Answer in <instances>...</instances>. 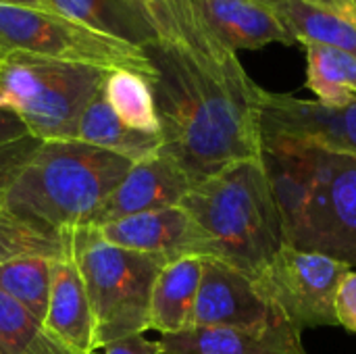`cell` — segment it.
Masks as SVG:
<instances>
[{
	"mask_svg": "<svg viewBox=\"0 0 356 354\" xmlns=\"http://www.w3.org/2000/svg\"><path fill=\"white\" fill-rule=\"evenodd\" d=\"M355 267H356V265H355Z\"/></svg>",
	"mask_w": 356,
	"mask_h": 354,
	"instance_id": "1f68e13d",
	"label": "cell"
},
{
	"mask_svg": "<svg viewBox=\"0 0 356 354\" xmlns=\"http://www.w3.org/2000/svg\"><path fill=\"white\" fill-rule=\"evenodd\" d=\"M336 319H338V325L356 334V267H353L344 275V280L338 288Z\"/></svg>",
	"mask_w": 356,
	"mask_h": 354,
	"instance_id": "484cf974",
	"label": "cell"
},
{
	"mask_svg": "<svg viewBox=\"0 0 356 354\" xmlns=\"http://www.w3.org/2000/svg\"><path fill=\"white\" fill-rule=\"evenodd\" d=\"M98 354H161V346L159 342L146 340L142 334H136L102 346Z\"/></svg>",
	"mask_w": 356,
	"mask_h": 354,
	"instance_id": "4316f807",
	"label": "cell"
},
{
	"mask_svg": "<svg viewBox=\"0 0 356 354\" xmlns=\"http://www.w3.org/2000/svg\"><path fill=\"white\" fill-rule=\"evenodd\" d=\"M40 144H42V140H38L33 136H25L21 140L0 146V207H2L6 192L15 184V179L21 175L25 165L38 152Z\"/></svg>",
	"mask_w": 356,
	"mask_h": 354,
	"instance_id": "d4e9b609",
	"label": "cell"
},
{
	"mask_svg": "<svg viewBox=\"0 0 356 354\" xmlns=\"http://www.w3.org/2000/svg\"><path fill=\"white\" fill-rule=\"evenodd\" d=\"M75 140L104 148L119 156H125L131 163H138L156 154L163 146L161 136H150V134L131 129L115 115V111L104 98V86L92 98V102L86 106L83 115L79 117Z\"/></svg>",
	"mask_w": 356,
	"mask_h": 354,
	"instance_id": "ac0fdd59",
	"label": "cell"
},
{
	"mask_svg": "<svg viewBox=\"0 0 356 354\" xmlns=\"http://www.w3.org/2000/svg\"><path fill=\"white\" fill-rule=\"evenodd\" d=\"M134 163L79 140L42 142L2 207L56 232L88 227Z\"/></svg>",
	"mask_w": 356,
	"mask_h": 354,
	"instance_id": "277c9868",
	"label": "cell"
},
{
	"mask_svg": "<svg viewBox=\"0 0 356 354\" xmlns=\"http://www.w3.org/2000/svg\"><path fill=\"white\" fill-rule=\"evenodd\" d=\"M177 40L144 48L165 152L194 184L229 163L263 156L259 94L238 52L204 23L192 0H169Z\"/></svg>",
	"mask_w": 356,
	"mask_h": 354,
	"instance_id": "6da1fadb",
	"label": "cell"
},
{
	"mask_svg": "<svg viewBox=\"0 0 356 354\" xmlns=\"http://www.w3.org/2000/svg\"><path fill=\"white\" fill-rule=\"evenodd\" d=\"M52 263L50 259H17L0 265V292L25 307L42 323L48 313Z\"/></svg>",
	"mask_w": 356,
	"mask_h": 354,
	"instance_id": "cb8c5ba5",
	"label": "cell"
},
{
	"mask_svg": "<svg viewBox=\"0 0 356 354\" xmlns=\"http://www.w3.org/2000/svg\"><path fill=\"white\" fill-rule=\"evenodd\" d=\"M296 44H323L356 58V25L321 0H261Z\"/></svg>",
	"mask_w": 356,
	"mask_h": 354,
	"instance_id": "e0dca14e",
	"label": "cell"
},
{
	"mask_svg": "<svg viewBox=\"0 0 356 354\" xmlns=\"http://www.w3.org/2000/svg\"><path fill=\"white\" fill-rule=\"evenodd\" d=\"M25 136H31L25 127V123L10 111L0 106V146L10 144L15 140H21Z\"/></svg>",
	"mask_w": 356,
	"mask_h": 354,
	"instance_id": "83f0119b",
	"label": "cell"
},
{
	"mask_svg": "<svg viewBox=\"0 0 356 354\" xmlns=\"http://www.w3.org/2000/svg\"><path fill=\"white\" fill-rule=\"evenodd\" d=\"M29 52L106 71L127 69L148 81L154 69L142 46L102 33L60 13L0 2V52Z\"/></svg>",
	"mask_w": 356,
	"mask_h": 354,
	"instance_id": "52a82bcc",
	"label": "cell"
},
{
	"mask_svg": "<svg viewBox=\"0 0 356 354\" xmlns=\"http://www.w3.org/2000/svg\"><path fill=\"white\" fill-rule=\"evenodd\" d=\"M108 73L19 50L0 52V106L15 113L42 142L75 140L79 117Z\"/></svg>",
	"mask_w": 356,
	"mask_h": 354,
	"instance_id": "8992f818",
	"label": "cell"
},
{
	"mask_svg": "<svg viewBox=\"0 0 356 354\" xmlns=\"http://www.w3.org/2000/svg\"><path fill=\"white\" fill-rule=\"evenodd\" d=\"M277 321H284V317L261 294L250 277L217 259L202 257L194 325L252 330Z\"/></svg>",
	"mask_w": 356,
	"mask_h": 354,
	"instance_id": "30bf717a",
	"label": "cell"
},
{
	"mask_svg": "<svg viewBox=\"0 0 356 354\" xmlns=\"http://www.w3.org/2000/svg\"><path fill=\"white\" fill-rule=\"evenodd\" d=\"M67 255L65 236L0 207V265L17 259L58 261Z\"/></svg>",
	"mask_w": 356,
	"mask_h": 354,
	"instance_id": "44dd1931",
	"label": "cell"
},
{
	"mask_svg": "<svg viewBox=\"0 0 356 354\" xmlns=\"http://www.w3.org/2000/svg\"><path fill=\"white\" fill-rule=\"evenodd\" d=\"M259 113L263 144H313L356 159V100L342 106H327L317 100L261 88Z\"/></svg>",
	"mask_w": 356,
	"mask_h": 354,
	"instance_id": "9c48e42d",
	"label": "cell"
},
{
	"mask_svg": "<svg viewBox=\"0 0 356 354\" xmlns=\"http://www.w3.org/2000/svg\"><path fill=\"white\" fill-rule=\"evenodd\" d=\"M104 98L115 115L131 129L161 136L150 81L134 71H111L104 81Z\"/></svg>",
	"mask_w": 356,
	"mask_h": 354,
	"instance_id": "7402d4cb",
	"label": "cell"
},
{
	"mask_svg": "<svg viewBox=\"0 0 356 354\" xmlns=\"http://www.w3.org/2000/svg\"><path fill=\"white\" fill-rule=\"evenodd\" d=\"M213 33L234 52L269 44H296L282 21L261 0H192Z\"/></svg>",
	"mask_w": 356,
	"mask_h": 354,
	"instance_id": "9a60e30c",
	"label": "cell"
},
{
	"mask_svg": "<svg viewBox=\"0 0 356 354\" xmlns=\"http://www.w3.org/2000/svg\"><path fill=\"white\" fill-rule=\"evenodd\" d=\"M161 354H309L302 330L290 321L265 328H204L192 325L177 334H163Z\"/></svg>",
	"mask_w": 356,
	"mask_h": 354,
	"instance_id": "4fadbf2b",
	"label": "cell"
},
{
	"mask_svg": "<svg viewBox=\"0 0 356 354\" xmlns=\"http://www.w3.org/2000/svg\"><path fill=\"white\" fill-rule=\"evenodd\" d=\"M307 54V88L317 102L342 106L356 100V58L323 44H302Z\"/></svg>",
	"mask_w": 356,
	"mask_h": 354,
	"instance_id": "ffe728a7",
	"label": "cell"
},
{
	"mask_svg": "<svg viewBox=\"0 0 356 354\" xmlns=\"http://www.w3.org/2000/svg\"><path fill=\"white\" fill-rule=\"evenodd\" d=\"M48 4L54 13L136 46L156 40L150 25L127 0H48Z\"/></svg>",
	"mask_w": 356,
	"mask_h": 354,
	"instance_id": "d6986e66",
	"label": "cell"
},
{
	"mask_svg": "<svg viewBox=\"0 0 356 354\" xmlns=\"http://www.w3.org/2000/svg\"><path fill=\"white\" fill-rule=\"evenodd\" d=\"M353 265L286 244L254 280L261 294L298 330L338 325L336 296Z\"/></svg>",
	"mask_w": 356,
	"mask_h": 354,
	"instance_id": "ba28073f",
	"label": "cell"
},
{
	"mask_svg": "<svg viewBox=\"0 0 356 354\" xmlns=\"http://www.w3.org/2000/svg\"><path fill=\"white\" fill-rule=\"evenodd\" d=\"M286 240L356 265V159L313 144H263Z\"/></svg>",
	"mask_w": 356,
	"mask_h": 354,
	"instance_id": "7a4b0ae2",
	"label": "cell"
},
{
	"mask_svg": "<svg viewBox=\"0 0 356 354\" xmlns=\"http://www.w3.org/2000/svg\"><path fill=\"white\" fill-rule=\"evenodd\" d=\"M200 277L202 257H181L161 269L150 298V330L163 336L194 325Z\"/></svg>",
	"mask_w": 356,
	"mask_h": 354,
	"instance_id": "2e32d148",
	"label": "cell"
},
{
	"mask_svg": "<svg viewBox=\"0 0 356 354\" xmlns=\"http://www.w3.org/2000/svg\"><path fill=\"white\" fill-rule=\"evenodd\" d=\"M63 236L83 280L98 346L150 330L152 288L167 261L108 244L92 225Z\"/></svg>",
	"mask_w": 356,
	"mask_h": 354,
	"instance_id": "5b68a950",
	"label": "cell"
},
{
	"mask_svg": "<svg viewBox=\"0 0 356 354\" xmlns=\"http://www.w3.org/2000/svg\"><path fill=\"white\" fill-rule=\"evenodd\" d=\"M192 188L188 175L165 152H156L129 167L125 177L96 213L92 227L131 215L181 204Z\"/></svg>",
	"mask_w": 356,
	"mask_h": 354,
	"instance_id": "7c38bea8",
	"label": "cell"
},
{
	"mask_svg": "<svg viewBox=\"0 0 356 354\" xmlns=\"http://www.w3.org/2000/svg\"><path fill=\"white\" fill-rule=\"evenodd\" d=\"M2 4H19V6H31V8H44V10H52L48 0H0Z\"/></svg>",
	"mask_w": 356,
	"mask_h": 354,
	"instance_id": "f1b7e54d",
	"label": "cell"
},
{
	"mask_svg": "<svg viewBox=\"0 0 356 354\" xmlns=\"http://www.w3.org/2000/svg\"><path fill=\"white\" fill-rule=\"evenodd\" d=\"M44 325L75 354H96L100 351L83 280L69 255L52 263Z\"/></svg>",
	"mask_w": 356,
	"mask_h": 354,
	"instance_id": "5bb4252c",
	"label": "cell"
},
{
	"mask_svg": "<svg viewBox=\"0 0 356 354\" xmlns=\"http://www.w3.org/2000/svg\"><path fill=\"white\" fill-rule=\"evenodd\" d=\"M0 344L8 354H75L4 292H0Z\"/></svg>",
	"mask_w": 356,
	"mask_h": 354,
	"instance_id": "603a6c76",
	"label": "cell"
},
{
	"mask_svg": "<svg viewBox=\"0 0 356 354\" xmlns=\"http://www.w3.org/2000/svg\"><path fill=\"white\" fill-rule=\"evenodd\" d=\"M96 354H98V353H96Z\"/></svg>",
	"mask_w": 356,
	"mask_h": 354,
	"instance_id": "4dcf8cb0",
	"label": "cell"
},
{
	"mask_svg": "<svg viewBox=\"0 0 356 354\" xmlns=\"http://www.w3.org/2000/svg\"><path fill=\"white\" fill-rule=\"evenodd\" d=\"M181 207L200 230L207 257L252 282L288 244L263 156L229 163L194 184Z\"/></svg>",
	"mask_w": 356,
	"mask_h": 354,
	"instance_id": "3957f363",
	"label": "cell"
},
{
	"mask_svg": "<svg viewBox=\"0 0 356 354\" xmlns=\"http://www.w3.org/2000/svg\"><path fill=\"white\" fill-rule=\"evenodd\" d=\"M96 230L108 244L167 263L181 257H207L204 238L181 204L102 223Z\"/></svg>",
	"mask_w": 356,
	"mask_h": 354,
	"instance_id": "8fae6325",
	"label": "cell"
},
{
	"mask_svg": "<svg viewBox=\"0 0 356 354\" xmlns=\"http://www.w3.org/2000/svg\"><path fill=\"white\" fill-rule=\"evenodd\" d=\"M0 354H8L6 351H4V348H2V344H0Z\"/></svg>",
	"mask_w": 356,
	"mask_h": 354,
	"instance_id": "f546056e",
	"label": "cell"
}]
</instances>
